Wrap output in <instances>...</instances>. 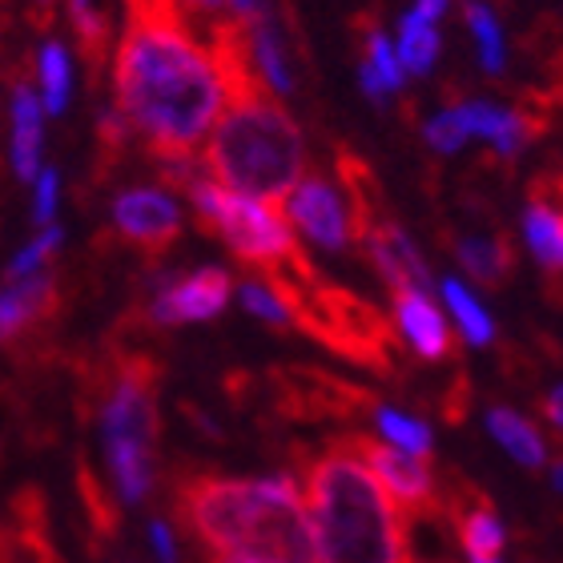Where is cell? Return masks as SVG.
<instances>
[{
	"instance_id": "obj_1",
	"label": "cell",
	"mask_w": 563,
	"mask_h": 563,
	"mask_svg": "<svg viewBox=\"0 0 563 563\" xmlns=\"http://www.w3.org/2000/svg\"><path fill=\"white\" fill-rule=\"evenodd\" d=\"M113 81L118 118L145 137L150 157H189L222 109V85L189 21H130Z\"/></svg>"
},
{
	"instance_id": "obj_2",
	"label": "cell",
	"mask_w": 563,
	"mask_h": 563,
	"mask_svg": "<svg viewBox=\"0 0 563 563\" xmlns=\"http://www.w3.org/2000/svg\"><path fill=\"white\" fill-rule=\"evenodd\" d=\"M174 516L210 555L314 563L302 495L290 475L230 479L189 471L174 483Z\"/></svg>"
},
{
	"instance_id": "obj_3",
	"label": "cell",
	"mask_w": 563,
	"mask_h": 563,
	"mask_svg": "<svg viewBox=\"0 0 563 563\" xmlns=\"http://www.w3.org/2000/svg\"><path fill=\"white\" fill-rule=\"evenodd\" d=\"M302 507L314 563H415L407 516L342 434L302 455Z\"/></svg>"
},
{
	"instance_id": "obj_4",
	"label": "cell",
	"mask_w": 563,
	"mask_h": 563,
	"mask_svg": "<svg viewBox=\"0 0 563 563\" xmlns=\"http://www.w3.org/2000/svg\"><path fill=\"white\" fill-rule=\"evenodd\" d=\"M206 165L222 177V189L238 198L282 206L306 165L298 121L286 113V106L271 89L238 97L218 121V133L206 150Z\"/></svg>"
},
{
	"instance_id": "obj_5",
	"label": "cell",
	"mask_w": 563,
	"mask_h": 563,
	"mask_svg": "<svg viewBox=\"0 0 563 563\" xmlns=\"http://www.w3.org/2000/svg\"><path fill=\"white\" fill-rule=\"evenodd\" d=\"M262 278H266V290L286 310V318L294 327H302L310 339H318L351 363L371 366L378 375L395 371V351H399L395 327H390V318H383L366 302L363 294L327 282L306 254L290 258L278 271L262 274Z\"/></svg>"
},
{
	"instance_id": "obj_6",
	"label": "cell",
	"mask_w": 563,
	"mask_h": 563,
	"mask_svg": "<svg viewBox=\"0 0 563 563\" xmlns=\"http://www.w3.org/2000/svg\"><path fill=\"white\" fill-rule=\"evenodd\" d=\"M157 378L162 366L145 351H109L97 390H101V427H106L109 471L121 499H145L153 487V451H157Z\"/></svg>"
},
{
	"instance_id": "obj_7",
	"label": "cell",
	"mask_w": 563,
	"mask_h": 563,
	"mask_svg": "<svg viewBox=\"0 0 563 563\" xmlns=\"http://www.w3.org/2000/svg\"><path fill=\"white\" fill-rule=\"evenodd\" d=\"M274 402L290 419H354L375 411V395L334 378L318 366H282L274 371Z\"/></svg>"
},
{
	"instance_id": "obj_8",
	"label": "cell",
	"mask_w": 563,
	"mask_h": 563,
	"mask_svg": "<svg viewBox=\"0 0 563 563\" xmlns=\"http://www.w3.org/2000/svg\"><path fill=\"white\" fill-rule=\"evenodd\" d=\"M354 446V455L363 459L371 475L383 483V492L395 499L402 516H431L443 507L439 492H434V479L431 471H427V459H411L395 451L390 443H378L371 434H346Z\"/></svg>"
},
{
	"instance_id": "obj_9",
	"label": "cell",
	"mask_w": 563,
	"mask_h": 563,
	"mask_svg": "<svg viewBox=\"0 0 563 563\" xmlns=\"http://www.w3.org/2000/svg\"><path fill=\"white\" fill-rule=\"evenodd\" d=\"M113 230L125 246H133L145 258H157L181 234V210L162 189H125L113 201Z\"/></svg>"
},
{
	"instance_id": "obj_10",
	"label": "cell",
	"mask_w": 563,
	"mask_h": 563,
	"mask_svg": "<svg viewBox=\"0 0 563 563\" xmlns=\"http://www.w3.org/2000/svg\"><path fill=\"white\" fill-rule=\"evenodd\" d=\"M282 213L290 218L306 238H314L318 246L327 250H346L351 234H346V210H342L339 194L318 169H306L290 186V194L282 198Z\"/></svg>"
},
{
	"instance_id": "obj_11",
	"label": "cell",
	"mask_w": 563,
	"mask_h": 563,
	"mask_svg": "<svg viewBox=\"0 0 563 563\" xmlns=\"http://www.w3.org/2000/svg\"><path fill=\"white\" fill-rule=\"evenodd\" d=\"M230 290H234L230 274L218 271V266H206V271H194V274H186V278L165 282L162 290L153 294L145 318L162 322V327H174V322H201V318L222 314L225 302H230Z\"/></svg>"
},
{
	"instance_id": "obj_12",
	"label": "cell",
	"mask_w": 563,
	"mask_h": 563,
	"mask_svg": "<svg viewBox=\"0 0 563 563\" xmlns=\"http://www.w3.org/2000/svg\"><path fill=\"white\" fill-rule=\"evenodd\" d=\"M528 246L543 266L548 286L560 294V262H563V222H560V169H543L528 186Z\"/></svg>"
},
{
	"instance_id": "obj_13",
	"label": "cell",
	"mask_w": 563,
	"mask_h": 563,
	"mask_svg": "<svg viewBox=\"0 0 563 563\" xmlns=\"http://www.w3.org/2000/svg\"><path fill=\"white\" fill-rule=\"evenodd\" d=\"M60 282L53 274H33L0 290V342L24 339L60 314Z\"/></svg>"
},
{
	"instance_id": "obj_14",
	"label": "cell",
	"mask_w": 563,
	"mask_h": 563,
	"mask_svg": "<svg viewBox=\"0 0 563 563\" xmlns=\"http://www.w3.org/2000/svg\"><path fill=\"white\" fill-rule=\"evenodd\" d=\"M443 507L451 511L455 519V531H459V543H463V552L467 560H499L504 552V523L495 516V507L483 499L475 487L467 483H455L446 495H439Z\"/></svg>"
},
{
	"instance_id": "obj_15",
	"label": "cell",
	"mask_w": 563,
	"mask_h": 563,
	"mask_svg": "<svg viewBox=\"0 0 563 563\" xmlns=\"http://www.w3.org/2000/svg\"><path fill=\"white\" fill-rule=\"evenodd\" d=\"M390 298H395L399 330L411 339L415 354L431 358V363L451 358V351H455V334H451V327H446V318L439 314V306H434L419 286H395Z\"/></svg>"
},
{
	"instance_id": "obj_16",
	"label": "cell",
	"mask_w": 563,
	"mask_h": 563,
	"mask_svg": "<svg viewBox=\"0 0 563 563\" xmlns=\"http://www.w3.org/2000/svg\"><path fill=\"white\" fill-rule=\"evenodd\" d=\"M12 162L24 181L36 177V157H41V101L29 85H16L12 97Z\"/></svg>"
},
{
	"instance_id": "obj_17",
	"label": "cell",
	"mask_w": 563,
	"mask_h": 563,
	"mask_svg": "<svg viewBox=\"0 0 563 563\" xmlns=\"http://www.w3.org/2000/svg\"><path fill=\"white\" fill-rule=\"evenodd\" d=\"M459 262H463V271L475 282L499 286V282H507L511 271H516V246H511L507 234L479 238V242H459Z\"/></svg>"
},
{
	"instance_id": "obj_18",
	"label": "cell",
	"mask_w": 563,
	"mask_h": 563,
	"mask_svg": "<svg viewBox=\"0 0 563 563\" xmlns=\"http://www.w3.org/2000/svg\"><path fill=\"white\" fill-rule=\"evenodd\" d=\"M487 427H492L495 439H499L523 467H540L543 459H548V446H543L540 431H536L523 415L507 411V407H495V411L487 415Z\"/></svg>"
},
{
	"instance_id": "obj_19",
	"label": "cell",
	"mask_w": 563,
	"mask_h": 563,
	"mask_svg": "<svg viewBox=\"0 0 563 563\" xmlns=\"http://www.w3.org/2000/svg\"><path fill=\"white\" fill-rule=\"evenodd\" d=\"M439 57V33L431 21H422L419 12H407L399 21V69L402 73H427Z\"/></svg>"
},
{
	"instance_id": "obj_20",
	"label": "cell",
	"mask_w": 563,
	"mask_h": 563,
	"mask_svg": "<svg viewBox=\"0 0 563 563\" xmlns=\"http://www.w3.org/2000/svg\"><path fill=\"white\" fill-rule=\"evenodd\" d=\"M375 422H378V431L387 434V443L395 446V451H402V455H411V459L431 455V431H427L419 419L387 411V407H375Z\"/></svg>"
},
{
	"instance_id": "obj_21",
	"label": "cell",
	"mask_w": 563,
	"mask_h": 563,
	"mask_svg": "<svg viewBox=\"0 0 563 563\" xmlns=\"http://www.w3.org/2000/svg\"><path fill=\"white\" fill-rule=\"evenodd\" d=\"M443 298L446 306H451V314L459 318V327H463V334H467V342H475V346H487L492 342V318H487V310H483L475 298H471L463 286H459L455 278L443 282Z\"/></svg>"
},
{
	"instance_id": "obj_22",
	"label": "cell",
	"mask_w": 563,
	"mask_h": 563,
	"mask_svg": "<svg viewBox=\"0 0 563 563\" xmlns=\"http://www.w3.org/2000/svg\"><path fill=\"white\" fill-rule=\"evenodd\" d=\"M463 16H467L471 36H475V45H479L483 65H487L492 73H499L504 69V33H499L492 9L479 4V0H467V4H463Z\"/></svg>"
},
{
	"instance_id": "obj_23",
	"label": "cell",
	"mask_w": 563,
	"mask_h": 563,
	"mask_svg": "<svg viewBox=\"0 0 563 563\" xmlns=\"http://www.w3.org/2000/svg\"><path fill=\"white\" fill-rule=\"evenodd\" d=\"M41 89H45L48 113H60L65 97H69V60H65V48L57 41H48L41 53Z\"/></svg>"
},
{
	"instance_id": "obj_24",
	"label": "cell",
	"mask_w": 563,
	"mask_h": 563,
	"mask_svg": "<svg viewBox=\"0 0 563 563\" xmlns=\"http://www.w3.org/2000/svg\"><path fill=\"white\" fill-rule=\"evenodd\" d=\"M57 246H60V230H45V238H36L33 246H24L21 258L9 266V282H21V278H29L33 271H41V266L48 262V254H53Z\"/></svg>"
},
{
	"instance_id": "obj_25",
	"label": "cell",
	"mask_w": 563,
	"mask_h": 563,
	"mask_svg": "<svg viewBox=\"0 0 563 563\" xmlns=\"http://www.w3.org/2000/svg\"><path fill=\"white\" fill-rule=\"evenodd\" d=\"M427 141H431V150L439 153H455L463 141H467V130H463V121H459L455 109H446V113H439L434 121H427Z\"/></svg>"
},
{
	"instance_id": "obj_26",
	"label": "cell",
	"mask_w": 563,
	"mask_h": 563,
	"mask_svg": "<svg viewBox=\"0 0 563 563\" xmlns=\"http://www.w3.org/2000/svg\"><path fill=\"white\" fill-rule=\"evenodd\" d=\"M242 302H246L250 314H258L262 322H274V327H286V322H290L286 310L278 306V298H274L262 282H246V286H242Z\"/></svg>"
},
{
	"instance_id": "obj_27",
	"label": "cell",
	"mask_w": 563,
	"mask_h": 563,
	"mask_svg": "<svg viewBox=\"0 0 563 563\" xmlns=\"http://www.w3.org/2000/svg\"><path fill=\"white\" fill-rule=\"evenodd\" d=\"M53 206H57V174L45 169L36 186V222H53Z\"/></svg>"
},
{
	"instance_id": "obj_28",
	"label": "cell",
	"mask_w": 563,
	"mask_h": 563,
	"mask_svg": "<svg viewBox=\"0 0 563 563\" xmlns=\"http://www.w3.org/2000/svg\"><path fill=\"white\" fill-rule=\"evenodd\" d=\"M150 536H153V548H157V555H162L165 563H177V548H174V536H169V528H165L162 519L150 528Z\"/></svg>"
},
{
	"instance_id": "obj_29",
	"label": "cell",
	"mask_w": 563,
	"mask_h": 563,
	"mask_svg": "<svg viewBox=\"0 0 563 563\" xmlns=\"http://www.w3.org/2000/svg\"><path fill=\"white\" fill-rule=\"evenodd\" d=\"M358 81H363V89H366V97H371V101H383V97H387V85H383V77H378L371 65H363V69H358Z\"/></svg>"
},
{
	"instance_id": "obj_30",
	"label": "cell",
	"mask_w": 563,
	"mask_h": 563,
	"mask_svg": "<svg viewBox=\"0 0 563 563\" xmlns=\"http://www.w3.org/2000/svg\"><path fill=\"white\" fill-rule=\"evenodd\" d=\"M443 9H446V0H419V16L422 21H434V16H443Z\"/></svg>"
},
{
	"instance_id": "obj_31",
	"label": "cell",
	"mask_w": 563,
	"mask_h": 563,
	"mask_svg": "<svg viewBox=\"0 0 563 563\" xmlns=\"http://www.w3.org/2000/svg\"><path fill=\"white\" fill-rule=\"evenodd\" d=\"M543 415H548V422H555V427H560V390H552V395L543 399Z\"/></svg>"
},
{
	"instance_id": "obj_32",
	"label": "cell",
	"mask_w": 563,
	"mask_h": 563,
	"mask_svg": "<svg viewBox=\"0 0 563 563\" xmlns=\"http://www.w3.org/2000/svg\"><path fill=\"white\" fill-rule=\"evenodd\" d=\"M53 4H57V0H33V16H36V21H41V24H48V16H53Z\"/></svg>"
},
{
	"instance_id": "obj_33",
	"label": "cell",
	"mask_w": 563,
	"mask_h": 563,
	"mask_svg": "<svg viewBox=\"0 0 563 563\" xmlns=\"http://www.w3.org/2000/svg\"><path fill=\"white\" fill-rule=\"evenodd\" d=\"M206 563H271V560H242V555H210Z\"/></svg>"
},
{
	"instance_id": "obj_34",
	"label": "cell",
	"mask_w": 563,
	"mask_h": 563,
	"mask_svg": "<svg viewBox=\"0 0 563 563\" xmlns=\"http://www.w3.org/2000/svg\"><path fill=\"white\" fill-rule=\"evenodd\" d=\"M0 563H12V543H9V531H0Z\"/></svg>"
},
{
	"instance_id": "obj_35",
	"label": "cell",
	"mask_w": 563,
	"mask_h": 563,
	"mask_svg": "<svg viewBox=\"0 0 563 563\" xmlns=\"http://www.w3.org/2000/svg\"><path fill=\"white\" fill-rule=\"evenodd\" d=\"M230 4H234L242 16H254V12H258V4H254V0H230Z\"/></svg>"
},
{
	"instance_id": "obj_36",
	"label": "cell",
	"mask_w": 563,
	"mask_h": 563,
	"mask_svg": "<svg viewBox=\"0 0 563 563\" xmlns=\"http://www.w3.org/2000/svg\"><path fill=\"white\" fill-rule=\"evenodd\" d=\"M186 4H194V9H206V12H213V9H218V0H186Z\"/></svg>"
},
{
	"instance_id": "obj_37",
	"label": "cell",
	"mask_w": 563,
	"mask_h": 563,
	"mask_svg": "<svg viewBox=\"0 0 563 563\" xmlns=\"http://www.w3.org/2000/svg\"><path fill=\"white\" fill-rule=\"evenodd\" d=\"M471 563H499V560H471Z\"/></svg>"
}]
</instances>
